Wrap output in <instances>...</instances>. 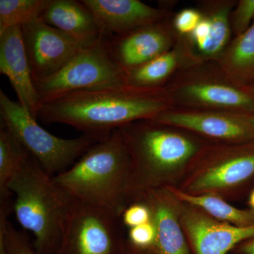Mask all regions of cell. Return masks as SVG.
I'll list each match as a JSON object with an SVG mask.
<instances>
[{
	"mask_svg": "<svg viewBox=\"0 0 254 254\" xmlns=\"http://www.w3.org/2000/svg\"><path fill=\"white\" fill-rule=\"evenodd\" d=\"M174 108L163 88L123 87L78 91L42 101L37 120L68 125L100 140L128 124L150 120Z\"/></svg>",
	"mask_w": 254,
	"mask_h": 254,
	"instance_id": "obj_1",
	"label": "cell"
},
{
	"mask_svg": "<svg viewBox=\"0 0 254 254\" xmlns=\"http://www.w3.org/2000/svg\"><path fill=\"white\" fill-rule=\"evenodd\" d=\"M53 180L72 199L105 209L119 218L133 201L131 155L118 128Z\"/></svg>",
	"mask_w": 254,
	"mask_h": 254,
	"instance_id": "obj_2",
	"label": "cell"
},
{
	"mask_svg": "<svg viewBox=\"0 0 254 254\" xmlns=\"http://www.w3.org/2000/svg\"><path fill=\"white\" fill-rule=\"evenodd\" d=\"M118 129L131 155L133 201L147 190L176 187L192 159L210 141L151 120L134 122Z\"/></svg>",
	"mask_w": 254,
	"mask_h": 254,
	"instance_id": "obj_3",
	"label": "cell"
},
{
	"mask_svg": "<svg viewBox=\"0 0 254 254\" xmlns=\"http://www.w3.org/2000/svg\"><path fill=\"white\" fill-rule=\"evenodd\" d=\"M15 195L13 211L25 230L31 232L40 252L59 248L72 198L31 157L8 185Z\"/></svg>",
	"mask_w": 254,
	"mask_h": 254,
	"instance_id": "obj_4",
	"label": "cell"
},
{
	"mask_svg": "<svg viewBox=\"0 0 254 254\" xmlns=\"http://www.w3.org/2000/svg\"><path fill=\"white\" fill-rule=\"evenodd\" d=\"M254 178V139L209 141L192 159L177 187L190 195L223 197Z\"/></svg>",
	"mask_w": 254,
	"mask_h": 254,
	"instance_id": "obj_5",
	"label": "cell"
},
{
	"mask_svg": "<svg viewBox=\"0 0 254 254\" xmlns=\"http://www.w3.org/2000/svg\"><path fill=\"white\" fill-rule=\"evenodd\" d=\"M174 108L254 114V96L227 79L213 63L184 68L163 87Z\"/></svg>",
	"mask_w": 254,
	"mask_h": 254,
	"instance_id": "obj_6",
	"label": "cell"
},
{
	"mask_svg": "<svg viewBox=\"0 0 254 254\" xmlns=\"http://www.w3.org/2000/svg\"><path fill=\"white\" fill-rule=\"evenodd\" d=\"M0 114L1 123L52 177L67 170L92 145L100 141L88 134L71 139L52 134L18 102L10 99L1 90Z\"/></svg>",
	"mask_w": 254,
	"mask_h": 254,
	"instance_id": "obj_7",
	"label": "cell"
},
{
	"mask_svg": "<svg viewBox=\"0 0 254 254\" xmlns=\"http://www.w3.org/2000/svg\"><path fill=\"white\" fill-rule=\"evenodd\" d=\"M34 83L41 103L72 92L127 87L126 73L113 59L108 36L85 47L58 72Z\"/></svg>",
	"mask_w": 254,
	"mask_h": 254,
	"instance_id": "obj_8",
	"label": "cell"
},
{
	"mask_svg": "<svg viewBox=\"0 0 254 254\" xmlns=\"http://www.w3.org/2000/svg\"><path fill=\"white\" fill-rule=\"evenodd\" d=\"M121 219L108 210L73 199L59 249L64 254H114Z\"/></svg>",
	"mask_w": 254,
	"mask_h": 254,
	"instance_id": "obj_9",
	"label": "cell"
},
{
	"mask_svg": "<svg viewBox=\"0 0 254 254\" xmlns=\"http://www.w3.org/2000/svg\"><path fill=\"white\" fill-rule=\"evenodd\" d=\"M21 29L34 83L58 72L83 48L90 46L50 26L41 18L23 25Z\"/></svg>",
	"mask_w": 254,
	"mask_h": 254,
	"instance_id": "obj_10",
	"label": "cell"
},
{
	"mask_svg": "<svg viewBox=\"0 0 254 254\" xmlns=\"http://www.w3.org/2000/svg\"><path fill=\"white\" fill-rule=\"evenodd\" d=\"M150 120L181 128L209 141L254 139V127L245 114L173 108Z\"/></svg>",
	"mask_w": 254,
	"mask_h": 254,
	"instance_id": "obj_11",
	"label": "cell"
},
{
	"mask_svg": "<svg viewBox=\"0 0 254 254\" xmlns=\"http://www.w3.org/2000/svg\"><path fill=\"white\" fill-rule=\"evenodd\" d=\"M179 36L171 16L119 36H108L113 59L125 73L171 50Z\"/></svg>",
	"mask_w": 254,
	"mask_h": 254,
	"instance_id": "obj_12",
	"label": "cell"
},
{
	"mask_svg": "<svg viewBox=\"0 0 254 254\" xmlns=\"http://www.w3.org/2000/svg\"><path fill=\"white\" fill-rule=\"evenodd\" d=\"M181 203L182 227L196 254H227L254 237V225L238 227L218 221L196 207Z\"/></svg>",
	"mask_w": 254,
	"mask_h": 254,
	"instance_id": "obj_13",
	"label": "cell"
},
{
	"mask_svg": "<svg viewBox=\"0 0 254 254\" xmlns=\"http://www.w3.org/2000/svg\"><path fill=\"white\" fill-rule=\"evenodd\" d=\"M105 36H119L172 16L168 6L153 7L140 0H81Z\"/></svg>",
	"mask_w": 254,
	"mask_h": 254,
	"instance_id": "obj_14",
	"label": "cell"
},
{
	"mask_svg": "<svg viewBox=\"0 0 254 254\" xmlns=\"http://www.w3.org/2000/svg\"><path fill=\"white\" fill-rule=\"evenodd\" d=\"M0 72L9 79L18 103L37 119L41 99L32 76L21 26H14L0 33Z\"/></svg>",
	"mask_w": 254,
	"mask_h": 254,
	"instance_id": "obj_15",
	"label": "cell"
},
{
	"mask_svg": "<svg viewBox=\"0 0 254 254\" xmlns=\"http://www.w3.org/2000/svg\"><path fill=\"white\" fill-rule=\"evenodd\" d=\"M138 200L151 210L156 232L153 250L158 254H190L181 222L182 203L168 187L147 190Z\"/></svg>",
	"mask_w": 254,
	"mask_h": 254,
	"instance_id": "obj_16",
	"label": "cell"
},
{
	"mask_svg": "<svg viewBox=\"0 0 254 254\" xmlns=\"http://www.w3.org/2000/svg\"><path fill=\"white\" fill-rule=\"evenodd\" d=\"M200 64L190 50L186 38L179 36L171 50L126 72L128 88L154 90L163 88L184 68Z\"/></svg>",
	"mask_w": 254,
	"mask_h": 254,
	"instance_id": "obj_17",
	"label": "cell"
},
{
	"mask_svg": "<svg viewBox=\"0 0 254 254\" xmlns=\"http://www.w3.org/2000/svg\"><path fill=\"white\" fill-rule=\"evenodd\" d=\"M41 18L87 45L107 36L94 15L82 1L50 0Z\"/></svg>",
	"mask_w": 254,
	"mask_h": 254,
	"instance_id": "obj_18",
	"label": "cell"
},
{
	"mask_svg": "<svg viewBox=\"0 0 254 254\" xmlns=\"http://www.w3.org/2000/svg\"><path fill=\"white\" fill-rule=\"evenodd\" d=\"M227 79L244 88L254 81V20L250 28L235 37L213 63Z\"/></svg>",
	"mask_w": 254,
	"mask_h": 254,
	"instance_id": "obj_19",
	"label": "cell"
},
{
	"mask_svg": "<svg viewBox=\"0 0 254 254\" xmlns=\"http://www.w3.org/2000/svg\"><path fill=\"white\" fill-rule=\"evenodd\" d=\"M237 1L207 0L199 3L201 14L208 18L210 33L203 50L197 55L200 63H214L221 56L231 42L230 16Z\"/></svg>",
	"mask_w": 254,
	"mask_h": 254,
	"instance_id": "obj_20",
	"label": "cell"
},
{
	"mask_svg": "<svg viewBox=\"0 0 254 254\" xmlns=\"http://www.w3.org/2000/svg\"><path fill=\"white\" fill-rule=\"evenodd\" d=\"M182 203L196 207L218 221L238 227L254 225V211L242 210L227 203L216 194L190 195L175 187H167Z\"/></svg>",
	"mask_w": 254,
	"mask_h": 254,
	"instance_id": "obj_21",
	"label": "cell"
},
{
	"mask_svg": "<svg viewBox=\"0 0 254 254\" xmlns=\"http://www.w3.org/2000/svg\"><path fill=\"white\" fill-rule=\"evenodd\" d=\"M22 144L4 126L0 124V199L9 198L8 185L23 164L31 158Z\"/></svg>",
	"mask_w": 254,
	"mask_h": 254,
	"instance_id": "obj_22",
	"label": "cell"
},
{
	"mask_svg": "<svg viewBox=\"0 0 254 254\" xmlns=\"http://www.w3.org/2000/svg\"><path fill=\"white\" fill-rule=\"evenodd\" d=\"M50 0H0V33L38 19Z\"/></svg>",
	"mask_w": 254,
	"mask_h": 254,
	"instance_id": "obj_23",
	"label": "cell"
},
{
	"mask_svg": "<svg viewBox=\"0 0 254 254\" xmlns=\"http://www.w3.org/2000/svg\"><path fill=\"white\" fill-rule=\"evenodd\" d=\"M9 213L0 211V242L6 247L7 254H38L28 245L25 237L8 220Z\"/></svg>",
	"mask_w": 254,
	"mask_h": 254,
	"instance_id": "obj_24",
	"label": "cell"
},
{
	"mask_svg": "<svg viewBox=\"0 0 254 254\" xmlns=\"http://www.w3.org/2000/svg\"><path fill=\"white\" fill-rule=\"evenodd\" d=\"M254 20V0H240L230 16L232 32L235 37L247 31Z\"/></svg>",
	"mask_w": 254,
	"mask_h": 254,
	"instance_id": "obj_25",
	"label": "cell"
},
{
	"mask_svg": "<svg viewBox=\"0 0 254 254\" xmlns=\"http://www.w3.org/2000/svg\"><path fill=\"white\" fill-rule=\"evenodd\" d=\"M203 18L198 9L186 8L179 11L172 18V24L178 36H190Z\"/></svg>",
	"mask_w": 254,
	"mask_h": 254,
	"instance_id": "obj_26",
	"label": "cell"
},
{
	"mask_svg": "<svg viewBox=\"0 0 254 254\" xmlns=\"http://www.w3.org/2000/svg\"><path fill=\"white\" fill-rule=\"evenodd\" d=\"M120 219L123 225L128 229H131L151 222V210L143 200H136L125 208Z\"/></svg>",
	"mask_w": 254,
	"mask_h": 254,
	"instance_id": "obj_27",
	"label": "cell"
},
{
	"mask_svg": "<svg viewBox=\"0 0 254 254\" xmlns=\"http://www.w3.org/2000/svg\"><path fill=\"white\" fill-rule=\"evenodd\" d=\"M156 232L153 221L128 229V238L130 245L142 250H153Z\"/></svg>",
	"mask_w": 254,
	"mask_h": 254,
	"instance_id": "obj_28",
	"label": "cell"
},
{
	"mask_svg": "<svg viewBox=\"0 0 254 254\" xmlns=\"http://www.w3.org/2000/svg\"><path fill=\"white\" fill-rule=\"evenodd\" d=\"M240 252L242 254H254V237L243 242L241 245Z\"/></svg>",
	"mask_w": 254,
	"mask_h": 254,
	"instance_id": "obj_29",
	"label": "cell"
},
{
	"mask_svg": "<svg viewBox=\"0 0 254 254\" xmlns=\"http://www.w3.org/2000/svg\"><path fill=\"white\" fill-rule=\"evenodd\" d=\"M249 205H250L251 210H254V189L250 195V198H249Z\"/></svg>",
	"mask_w": 254,
	"mask_h": 254,
	"instance_id": "obj_30",
	"label": "cell"
},
{
	"mask_svg": "<svg viewBox=\"0 0 254 254\" xmlns=\"http://www.w3.org/2000/svg\"><path fill=\"white\" fill-rule=\"evenodd\" d=\"M247 118H248L249 122H250L251 125L254 127V114L247 115Z\"/></svg>",
	"mask_w": 254,
	"mask_h": 254,
	"instance_id": "obj_31",
	"label": "cell"
},
{
	"mask_svg": "<svg viewBox=\"0 0 254 254\" xmlns=\"http://www.w3.org/2000/svg\"><path fill=\"white\" fill-rule=\"evenodd\" d=\"M247 89H248V91L250 92L251 93H252V95L254 96V84H252V86L247 87Z\"/></svg>",
	"mask_w": 254,
	"mask_h": 254,
	"instance_id": "obj_32",
	"label": "cell"
}]
</instances>
